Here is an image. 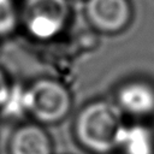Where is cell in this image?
Returning a JSON list of instances; mask_svg holds the SVG:
<instances>
[{"label": "cell", "mask_w": 154, "mask_h": 154, "mask_svg": "<svg viewBox=\"0 0 154 154\" xmlns=\"http://www.w3.org/2000/svg\"><path fill=\"white\" fill-rule=\"evenodd\" d=\"M122 125V112L114 102L95 100L77 113L73 134L85 150L107 154L116 149L117 135Z\"/></svg>", "instance_id": "obj_1"}, {"label": "cell", "mask_w": 154, "mask_h": 154, "mask_svg": "<svg viewBox=\"0 0 154 154\" xmlns=\"http://www.w3.org/2000/svg\"><path fill=\"white\" fill-rule=\"evenodd\" d=\"M23 105L32 122L54 125L63 122L72 108L70 90L59 81L49 77L35 79L24 91Z\"/></svg>", "instance_id": "obj_2"}, {"label": "cell", "mask_w": 154, "mask_h": 154, "mask_svg": "<svg viewBox=\"0 0 154 154\" xmlns=\"http://www.w3.org/2000/svg\"><path fill=\"white\" fill-rule=\"evenodd\" d=\"M71 18L69 0H24L19 8V24L37 41H51L59 36Z\"/></svg>", "instance_id": "obj_3"}, {"label": "cell", "mask_w": 154, "mask_h": 154, "mask_svg": "<svg viewBox=\"0 0 154 154\" xmlns=\"http://www.w3.org/2000/svg\"><path fill=\"white\" fill-rule=\"evenodd\" d=\"M84 14L95 30L118 34L130 24L132 8L129 0H85Z\"/></svg>", "instance_id": "obj_4"}, {"label": "cell", "mask_w": 154, "mask_h": 154, "mask_svg": "<svg viewBox=\"0 0 154 154\" xmlns=\"http://www.w3.org/2000/svg\"><path fill=\"white\" fill-rule=\"evenodd\" d=\"M114 103L122 113L140 119L149 117L154 113V87L141 79L126 82L117 90Z\"/></svg>", "instance_id": "obj_5"}, {"label": "cell", "mask_w": 154, "mask_h": 154, "mask_svg": "<svg viewBox=\"0 0 154 154\" xmlns=\"http://www.w3.org/2000/svg\"><path fill=\"white\" fill-rule=\"evenodd\" d=\"M8 154H53V142L43 125L29 122L18 125L7 143Z\"/></svg>", "instance_id": "obj_6"}, {"label": "cell", "mask_w": 154, "mask_h": 154, "mask_svg": "<svg viewBox=\"0 0 154 154\" xmlns=\"http://www.w3.org/2000/svg\"><path fill=\"white\" fill-rule=\"evenodd\" d=\"M116 149L123 154H154V132L143 123H123L117 135Z\"/></svg>", "instance_id": "obj_7"}, {"label": "cell", "mask_w": 154, "mask_h": 154, "mask_svg": "<svg viewBox=\"0 0 154 154\" xmlns=\"http://www.w3.org/2000/svg\"><path fill=\"white\" fill-rule=\"evenodd\" d=\"M19 24V8L16 0H0V37L11 35Z\"/></svg>", "instance_id": "obj_8"}, {"label": "cell", "mask_w": 154, "mask_h": 154, "mask_svg": "<svg viewBox=\"0 0 154 154\" xmlns=\"http://www.w3.org/2000/svg\"><path fill=\"white\" fill-rule=\"evenodd\" d=\"M11 96V83L2 69H0V107H2Z\"/></svg>", "instance_id": "obj_9"}]
</instances>
